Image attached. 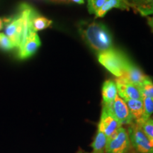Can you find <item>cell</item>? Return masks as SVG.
<instances>
[{
	"label": "cell",
	"mask_w": 153,
	"mask_h": 153,
	"mask_svg": "<svg viewBox=\"0 0 153 153\" xmlns=\"http://www.w3.org/2000/svg\"><path fill=\"white\" fill-rule=\"evenodd\" d=\"M52 24V20L48 19L45 16H41L38 13L32 20V30H33V32L36 33L39 30H44L45 28L51 27Z\"/></svg>",
	"instance_id": "2e32d148"
},
{
	"label": "cell",
	"mask_w": 153,
	"mask_h": 153,
	"mask_svg": "<svg viewBox=\"0 0 153 153\" xmlns=\"http://www.w3.org/2000/svg\"><path fill=\"white\" fill-rule=\"evenodd\" d=\"M49 1L56 4H70L72 2L70 0H49Z\"/></svg>",
	"instance_id": "7402d4cb"
},
{
	"label": "cell",
	"mask_w": 153,
	"mask_h": 153,
	"mask_svg": "<svg viewBox=\"0 0 153 153\" xmlns=\"http://www.w3.org/2000/svg\"><path fill=\"white\" fill-rule=\"evenodd\" d=\"M14 49L15 48L9 38L4 33H0V50L4 52H9Z\"/></svg>",
	"instance_id": "d6986e66"
},
{
	"label": "cell",
	"mask_w": 153,
	"mask_h": 153,
	"mask_svg": "<svg viewBox=\"0 0 153 153\" xmlns=\"http://www.w3.org/2000/svg\"><path fill=\"white\" fill-rule=\"evenodd\" d=\"M77 153H93V152H85V151L83 150H79L78 151Z\"/></svg>",
	"instance_id": "484cf974"
},
{
	"label": "cell",
	"mask_w": 153,
	"mask_h": 153,
	"mask_svg": "<svg viewBox=\"0 0 153 153\" xmlns=\"http://www.w3.org/2000/svg\"><path fill=\"white\" fill-rule=\"evenodd\" d=\"M102 99L103 105L109 106L113 103L116 96L118 95L117 87L115 81L108 79L104 82L102 86Z\"/></svg>",
	"instance_id": "4fadbf2b"
},
{
	"label": "cell",
	"mask_w": 153,
	"mask_h": 153,
	"mask_svg": "<svg viewBox=\"0 0 153 153\" xmlns=\"http://www.w3.org/2000/svg\"><path fill=\"white\" fill-rule=\"evenodd\" d=\"M108 137L105 134L101 131L100 130L97 129L94 137L93 142L91 146L92 148L93 153H105L106 142Z\"/></svg>",
	"instance_id": "9a60e30c"
},
{
	"label": "cell",
	"mask_w": 153,
	"mask_h": 153,
	"mask_svg": "<svg viewBox=\"0 0 153 153\" xmlns=\"http://www.w3.org/2000/svg\"><path fill=\"white\" fill-rule=\"evenodd\" d=\"M142 96L143 97H150L153 99V82L152 79H148L143 83V85L140 87Z\"/></svg>",
	"instance_id": "44dd1931"
},
{
	"label": "cell",
	"mask_w": 153,
	"mask_h": 153,
	"mask_svg": "<svg viewBox=\"0 0 153 153\" xmlns=\"http://www.w3.org/2000/svg\"><path fill=\"white\" fill-rule=\"evenodd\" d=\"M142 100L143 102V106H144V116H143V123L145 120L152 117V115L153 114V99H151L150 97H143V96Z\"/></svg>",
	"instance_id": "ac0fdd59"
},
{
	"label": "cell",
	"mask_w": 153,
	"mask_h": 153,
	"mask_svg": "<svg viewBox=\"0 0 153 153\" xmlns=\"http://www.w3.org/2000/svg\"><path fill=\"white\" fill-rule=\"evenodd\" d=\"M115 82L117 87L118 95L124 101L131 99L142 100L143 96L139 87L132 85L119 78L115 79Z\"/></svg>",
	"instance_id": "9c48e42d"
},
{
	"label": "cell",
	"mask_w": 153,
	"mask_h": 153,
	"mask_svg": "<svg viewBox=\"0 0 153 153\" xmlns=\"http://www.w3.org/2000/svg\"><path fill=\"white\" fill-rule=\"evenodd\" d=\"M106 0H88L87 8L90 14H96L103 7Z\"/></svg>",
	"instance_id": "ffe728a7"
},
{
	"label": "cell",
	"mask_w": 153,
	"mask_h": 153,
	"mask_svg": "<svg viewBox=\"0 0 153 153\" xmlns=\"http://www.w3.org/2000/svg\"><path fill=\"white\" fill-rule=\"evenodd\" d=\"M4 21H3V19L0 18V30H1L2 28H4Z\"/></svg>",
	"instance_id": "d4e9b609"
},
{
	"label": "cell",
	"mask_w": 153,
	"mask_h": 153,
	"mask_svg": "<svg viewBox=\"0 0 153 153\" xmlns=\"http://www.w3.org/2000/svg\"><path fill=\"white\" fill-rule=\"evenodd\" d=\"M131 147L137 153H153V148L138 124L132 123L127 129Z\"/></svg>",
	"instance_id": "277c9868"
},
{
	"label": "cell",
	"mask_w": 153,
	"mask_h": 153,
	"mask_svg": "<svg viewBox=\"0 0 153 153\" xmlns=\"http://www.w3.org/2000/svg\"><path fill=\"white\" fill-rule=\"evenodd\" d=\"M4 34L9 38L15 48L19 49L20 46L24 30V25L22 17L18 13L13 16L3 19Z\"/></svg>",
	"instance_id": "5b68a950"
},
{
	"label": "cell",
	"mask_w": 153,
	"mask_h": 153,
	"mask_svg": "<svg viewBox=\"0 0 153 153\" xmlns=\"http://www.w3.org/2000/svg\"><path fill=\"white\" fill-rule=\"evenodd\" d=\"M131 7V3L128 0H106L103 7L95 14V17L96 18L104 17L105 14L113 8L129 10Z\"/></svg>",
	"instance_id": "7c38bea8"
},
{
	"label": "cell",
	"mask_w": 153,
	"mask_h": 153,
	"mask_svg": "<svg viewBox=\"0 0 153 153\" xmlns=\"http://www.w3.org/2000/svg\"><path fill=\"white\" fill-rule=\"evenodd\" d=\"M119 79L140 87L144 82L151 79V77L145 74L139 67L131 62L124 70L123 74Z\"/></svg>",
	"instance_id": "ba28073f"
},
{
	"label": "cell",
	"mask_w": 153,
	"mask_h": 153,
	"mask_svg": "<svg viewBox=\"0 0 153 153\" xmlns=\"http://www.w3.org/2000/svg\"><path fill=\"white\" fill-rule=\"evenodd\" d=\"M131 7L141 16L153 14V0H131Z\"/></svg>",
	"instance_id": "5bb4252c"
},
{
	"label": "cell",
	"mask_w": 153,
	"mask_h": 153,
	"mask_svg": "<svg viewBox=\"0 0 153 153\" xmlns=\"http://www.w3.org/2000/svg\"><path fill=\"white\" fill-rule=\"evenodd\" d=\"M120 126H122L113 116L107 107L103 105L100 120L98 123V129L102 131L107 137H109Z\"/></svg>",
	"instance_id": "52a82bcc"
},
{
	"label": "cell",
	"mask_w": 153,
	"mask_h": 153,
	"mask_svg": "<svg viewBox=\"0 0 153 153\" xmlns=\"http://www.w3.org/2000/svg\"><path fill=\"white\" fill-rule=\"evenodd\" d=\"M138 125L140 126L153 148V118L151 117Z\"/></svg>",
	"instance_id": "e0dca14e"
},
{
	"label": "cell",
	"mask_w": 153,
	"mask_h": 153,
	"mask_svg": "<svg viewBox=\"0 0 153 153\" xmlns=\"http://www.w3.org/2000/svg\"><path fill=\"white\" fill-rule=\"evenodd\" d=\"M78 28L82 39L98 53L113 48L111 33L103 23L81 22Z\"/></svg>",
	"instance_id": "6da1fadb"
},
{
	"label": "cell",
	"mask_w": 153,
	"mask_h": 153,
	"mask_svg": "<svg viewBox=\"0 0 153 153\" xmlns=\"http://www.w3.org/2000/svg\"><path fill=\"white\" fill-rule=\"evenodd\" d=\"M125 101L128 107L133 121L137 124L143 123V116H144V106H143V100L131 99Z\"/></svg>",
	"instance_id": "8fae6325"
},
{
	"label": "cell",
	"mask_w": 153,
	"mask_h": 153,
	"mask_svg": "<svg viewBox=\"0 0 153 153\" xmlns=\"http://www.w3.org/2000/svg\"><path fill=\"white\" fill-rule=\"evenodd\" d=\"M111 114L116 118V120L120 123V125H131L133 123L131 113L128 109L126 101L121 99L119 96H116V99L109 106H106Z\"/></svg>",
	"instance_id": "8992f818"
},
{
	"label": "cell",
	"mask_w": 153,
	"mask_h": 153,
	"mask_svg": "<svg viewBox=\"0 0 153 153\" xmlns=\"http://www.w3.org/2000/svg\"><path fill=\"white\" fill-rule=\"evenodd\" d=\"M99 62L111 73L120 78L131 61L118 50L111 48L98 53Z\"/></svg>",
	"instance_id": "7a4b0ae2"
},
{
	"label": "cell",
	"mask_w": 153,
	"mask_h": 153,
	"mask_svg": "<svg viewBox=\"0 0 153 153\" xmlns=\"http://www.w3.org/2000/svg\"><path fill=\"white\" fill-rule=\"evenodd\" d=\"M131 148L127 129L120 126L107 139L105 153H128Z\"/></svg>",
	"instance_id": "3957f363"
},
{
	"label": "cell",
	"mask_w": 153,
	"mask_h": 153,
	"mask_svg": "<svg viewBox=\"0 0 153 153\" xmlns=\"http://www.w3.org/2000/svg\"><path fill=\"white\" fill-rule=\"evenodd\" d=\"M148 24L150 26V28L152 30V31L153 32V17H150V18H148Z\"/></svg>",
	"instance_id": "603a6c76"
},
{
	"label": "cell",
	"mask_w": 153,
	"mask_h": 153,
	"mask_svg": "<svg viewBox=\"0 0 153 153\" xmlns=\"http://www.w3.org/2000/svg\"><path fill=\"white\" fill-rule=\"evenodd\" d=\"M71 1H73V2H75L76 4H82L85 2L84 0H70Z\"/></svg>",
	"instance_id": "cb8c5ba5"
},
{
	"label": "cell",
	"mask_w": 153,
	"mask_h": 153,
	"mask_svg": "<svg viewBox=\"0 0 153 153\" xmlns=\"http://www.w3.org/2000/svg\"><path fill=\"white\" fill-rule=\"evenodd\" d=\"M41 45V41L37 33L32 32L27 38L23 46L17 52V57L21 60L30 58L35 54Z\"/></svg>",
	"instance_id": "30bf717a"
}]
</instances>
